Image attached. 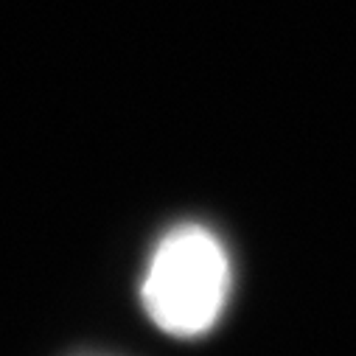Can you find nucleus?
<instances>
[{
    "label": "nucleus",
    "mask_w": 356,
    "mask_h": 356,
    "mask_svg": "<svg viewBox=\"0 0 356 356\" xmlns=\"http://www.w3.org/2000/svg\"><path fill=\"white\" fill-rule=\"evenodd\" d=\"M230 286L233 270L225 244L202 225H180L149 255L140 300L160 331L194 339L219 323Z\"/></svg>",
    "instance_id": "1"
}]
</instances>
